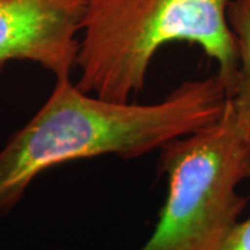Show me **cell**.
I'll return each mask as SVG.
<instances>
[{"label":"cell","mask_w":250,"mask_h":250,"mask_svg":"<svg viewBox=\"0 0 250 250\" xmlns=\"http://www.w3.org/2000/svg\"><path fill=\"white\" fill-rule=\"evenodd\" d=\"M227 100L217 74L185 81L153 104L110 102L82 92L70 78L56 80L42 107L0 150V215L45 171L106 154L141 157L215 123Z\"/></svg>","instance_id":"cell-1"},{"label":"cell","mask_w":250,"mask_h":250,"mask_svg":"<svg viewBox=\"0 0 250 250\" xmlns=\"http://www.w3.org/2000/svg\"><path fill=\"white\" fill-rule=\"evenodd\" d=\"M229 0H86L75 83L100 99L128 103L141 92L154 54L171 42L197 45L218 65L228 98L239 59L228 24Z\"/></svg>","instance_id":"cell-2"},{"label":"cell","mask_w":250,"mask_h":250,"mask_svg":"<svg viewBox=\"0 0 250 250\" xmlns=\"http://www.w3.org/2000/svg\"><path fill=\"white\" fill-rule=\"evenodd\" d=\"M159 150L167 199L139 250H221L248 203L238 185L250 179V152L229 99L215 123Z\"/></svg>","instance_id":"cell-3"},{"label":"cell","mask_w":250,"mask_h":250,"mask_svg":"<svg viewBox=\"0 0 250 250\" xmlns=\"http://www.w3.org/2000/svg\"><path fill=\"white\" fill-rule=\"evenodd\" d=\"M85 7L86 0H0V74L10 62H32L70 78Z\"/></svg>","instance_id":"cell-4"},{"label":"cell","mask_w":250,"mask_h":250,"mask_svg":"<svg viewBox=\"0 0 250 250\" xmlns=\"http://www.w3.org/2000/svg\"><path fill=\"white\" fill-rule=\"evenodd\" d=\"M227 18L235 36L239 59L236 86L228 99L250 152V0H229Z\"/></svg>","instance_id":"cell-5"},{"label":"cell","mask_w":250,"mask_h":250,"mask_svg":"<svg viewBox=\"0 0 250 250\" xmlns=\"http://www.w3.org/2000/svg\"><path fill=\"white\" fill-rule=\"evenodd\" d=\"M221 250H250V217L239 220L224 242Z\"/></svg>","instance_id":"cell-6"},{"label":"cell","mask_w":250,"mask_h":250,"mask_svg":"<svg viewBox=\"0 0 250 250\" xmlns=\"http://www.w3.org/2000/svg\"><path fill=\"white\" fill-rule=\"evenodd\" d=\"M53 250H60V249H53Z\"/></svg>","instance_id":"cell-7"}]
</instances>
